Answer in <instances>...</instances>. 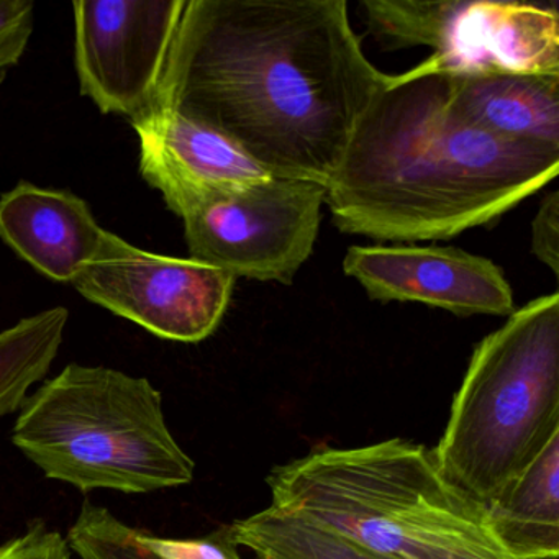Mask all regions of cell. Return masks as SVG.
Here are the masks:
<instances>
[{"instance_id": "cell-1", "label": "cell", "mask_w": 559, "mask_h": 559, "mask_svg": "<svg viewBox=\"0 0 559 559\" xmlns=\"http://www.w3.org/2000/svg\"><path fill=\"white\" fill-rule=\"evenodd\" d=\"M345 0H186L156 107L277 178L325 186L384 86Z\"/></svg>"}, {"instance_id": "cell-2", "label": "cell", "mask_w": 559, "mask_h": 559, "mask_svg": "<svg viewBox=\"0 0 559 559\" xmlns=\"http://www.w3.org/2000/svg\"><path fill=\"white\" fill-rule=\"evenodd\" d=\"M559 150L464 122L443 74L389 76L359 117L325 185L343 234L378 241L448 240L499 221L558 176Z\"/></svg>"}, {"instance_id": "cell-3", "label": "cell", "mask_w": 559, "mask_h": 559, "mask_svg": "<svg viewBox=\"0 0 559 559\" xmlns=\"http://www.w3.org/2000/svg\"><path fill=\"white\" fill-rule=\"evenodd\" d=\"M273 509L302 516L382 559H516L486 507L441 477L431 451L392 438L322 447L274 467Z\"/></svg>"}, {"instance_id": "cell-4", "label": "cell", "mask_w": 559, "mask_h": 559, "mask_svg": "<svg viewBox=\"0 0 559 559\" xmlns=\"http://www.w3.org/2000/svg\"><path fill=\"white\" fill-rule=\"evenodd\" d=\"M559 438V294L513 310L480 340L431 450L454 489L484 507Z\"/></svg>"}, {"instance_id": "cell-5", "label": "cell", "mask_w": 559, "mask_h": 559, "mask_svg": "<svg viewBox=\"0 0 559 559\" xmlns=\"http://www.w3.org/2000/svg\"><path fill=\"white\" fill-rule=\"evenodd\" d=\"M12 441L45 476L83 492L148 493L194 479L162 392L106 366L73 362L41 384L22 405Z\"/></svg>"}, {"instance_id": "cell-6", "label": "cell", "mask_w": 559, "mask_h": 559, "mask_svg": "<svg viewBox=\"0 0 559 559\" xmlns=\"http://www.w3.org/2000/svg\"><path fill=\"white\" fill-rule=\"evenodd\" d=\"M325 186L271 176L181 215L191 260L235 277L293 284L319 235Z\"/></svg>"}, {"instance_id": "cell-7", "label": "cell", "mask_w": 559, "mask_h": 559, "mask_svg": "<svg viewBox=\"0 0 559 559\" xmlns=\"http://www.w3.org/2000/svg\"><path fill=\"white\" fill-rule=\"evenodd\" d=\"M237 277L221 267L163 257L107 231L73 286L84 299L159 338L199 343L221 325Z\"/></svg>"}, {"instance_id": "cell-8", "label": "cell", "mask_w": 559, "mask_h": 559, "mask_svg": "<svg viewBox=\"0 0 559 559\" xmlns=\"http://www.w3.org/2000/svg\"><path fill=\"white\" fill-rule=\"evenodd\" d=\"M408 41L411 47L433 50L414 68L417 73L559 76L556 2H417L408 21Z\"/></svg>"}, {"instance_id": "cell-9", "label": "cell", "mask_w": 559, "mask_h": 559, "mask_svg": "<svg viewBox=\"0 0 559 559\" xmlns=\"http://www.w3.org/2000/svg\"><path fill=\"white\" fill-rule=\"evenodd\" d=\"M186 0H76L81 94L130 122L152 112Z\"/></svg>"}, {"instance_id": "cell-10", "label": "cell", "mask_w": 559, "mask_h": 559, "mask_svg": "<svg viewBox=\"0 0 559 559\" xmlns=\"http://www.w3.org/2000/svg\"><path fill=\"white\" fill-rule=\"evenodd\" d=\"M343 271L379 302H418L460 317H509L513 293L493 261L437 245H353Z\"/></svg>"}, {"instance_id": "cell-11", "label": "cell", "mask_w": 559, "mask_h": 559, "mask_svg": "<svg viewBox=\"0 0 559 559\" xmlns=\"http://www.w3.org/2000/svg\"><path fill=\"white\" fill-rule=\"evenodd\" d=\"M130 123L140 140L143 179L178 217L198 202L273 176L221 133L168 107H155Z\"/></svg>"}, {"instance_id": "cell-12", "label": "cell", "mask_w": 559, "mask_h": 559, "mask_svg": "<svg viewBox=\"0 0 559 559\" xmlns=\"http://www.w3.org/2000/svg\"><path fill=\"white\" fill-rule=\"evenodd\" d=\"M106 235L73 192L21 182L0 198V238L48 280L73 284Z\"/></svg>"}, {"instance_id": "cell-13", "label": "cell", "mask_w": 559, "mask_h": 559, "mask_svg": "<svg viewBox=\"0 0 559 559\" xmlns=\"http://www.w3.org/2000/svg\"><path fill=\"white\" fill-rule=\"evenodd\" d=\"M456 116L490 135L559 150V76L443 74Z\"/></svg>"}, {"instance_id": "cell-14", "label": "cell", "mask_w": 559, "mask_h": 559, "mask_svg": "<svg viewBox=\"0 0 559 559\" xmlns=\"http://www.w3.org/2000/svg\"><path fill=\"white\" fill-rule=\"evenodd\" d=\"M490 525L516 559H559V438L486 506Z\"/></svg>"}, {"instance_id": "cell-15", "label": "cell", "mask_w": 559, "mask_h": 559, "mask_svg": "<svg viewBox=\"0 0 559 559\" xmlns=\"http://www.w3.org/2000/svg\"><path fill=\"white\" fill-rule=\"evenodd\" d=\"M222 533L254 559H382L340 533L273 507L235 520Z\"/></svg>"}, {"instance_id": "cell-16", "label": "cell", "mask_w": 559, "mask_h": 559, "mask_svg": "<svg viewBox=\"0 0 559 559\" xmlns=\"http://www.w3.org/2000/svg\"><path fill=\"white\" fill-rule=\"evenodd\" d=\"M70 312L51 307L0 332V418L21 411L63 345Z\"/></svg>"}, {"instance_id": "cell-17", "label": "cell", "mask_w": 559, "mask_h": 559, "mask_svg": "<svg viewBox=\"0 0 559 559\" xmlns=\"http://www.w3.org/2000/svg\"><path fill=\"white\" fill-rule=\"evenodd\" d=\"M67 542L81 559H158L139 542L136 528L91 502L81 507Z\"/></svg>"}, {"instance_id": "cell-18", "label": "cell", "mask_w": 559, "mask_h": 559, "mask_svg": "<svg viewBox=\"0 0 559 559\" xmlns=\"http://www.w3.org/2000/svg\"><path fill=\"white\" fill-rule=\"evenodd\" d=\"M35 25L32 0H0V84L21 63Z\"/></svg>"}, {"instance_id": "cell-19", "label": "cell", "mask_w": 559, "mask_h": 559, "mask_svg": "<svg viewBox=\"0 0 559 559\" xmlns=\"http://www.w3.org/2000/svg\"><path fill=\"white\" fill-rule=\"evenodd\" d=\"M136 538L158 559H243L224 533H212L207 538H162L136 528Z\"/></svg>"}, {"instance_id": "cell-20", "label": "cell", "mask_w": 559, "mask_h": 559, "mask_svg": "<svg viewBox=\"0 0 559 559\" xmlns=\"http://www.w3.org/2000/svg\"><path fill=\"white\" fill-rule=\"evenodd\" d=\"M0 559H71V548L60 533L37 523L0 546Z\"/></svg>"}, {"instance_id": "cell-21", "label": "cell", "mask_w": 559, "mask_h": 559, "mask_svg": "<svg viewBox=\"0 0 559 559\" xmlns=\"http://www.w3.org/2000/svg\"><path fill=\"white\" fill-rule=\"evenodd\" d=\"M532 253L551 273H559V192L552 191L532 221Z\"/></svg>"}]
</instances>
